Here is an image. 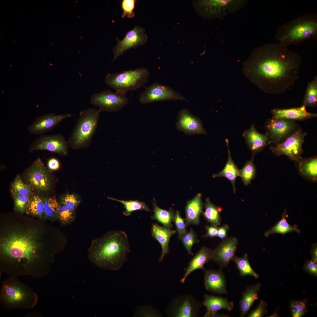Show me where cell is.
<instances>
[{
  "label": "cell",
  "mask_w": 317,
  "mask_h": 317,
  "mask_svg": "<svg viewBox=\"0 0 317 317\" xmlns=\"http://www.w3.org/2000/svg\"><path fill=\"white\" fill-rule=\"evenodd\" d=\"M301 57L279 43H268L252 51L244 65L246 76L266 94L289 89L299 77Z\"/></svg>",
  "instance_id": "6da1fadb"
},
{
  "label": "cell",
  "mask_w": 317,
  "mask_h": 317,
  "mask_svg": "<svg viewBox=\"0 0 317 317\" xmlns=\"http://www.w3.org/2000/svg\"><path fill=\"white\" fill-rule=\"evenodd\" d=\"M35 228H17L9 232L0 242L1 271L10 276L47 275L53 260L52 253L43 249Z\"/></svg>",
  "instance_id": "7a4b0ae2"
},
{
  "label": "cell",
  "mask_w": 317,
  "mask_h": 317,
  "mask_svg": "<svg viewBox=\"0 0 317 317\" xmlns=\"http://www.w3.org/2000/svg\"><path fill=\"white\" fill-rule=\"evenodd\" d=\"M130 252L128 237L122 231H112L95 240L89 250L90 261L97 267L117 271L127 260Z\"/></svg>",
  "instance_id": "3957f363"
},
{
  "label": "cell",
  "mask_w": 317,
  "mask_h": 317,
  "mask_svg": "<svg viewBox=\"0 0 317 317\" xmlns=\"http://www.w3.org/2000/svg\"><path fill=\"white\" fill-rule=\"evenodd\" d=\"M317 37V15L305 13L279 27L275 38L279 43L286 47L298 45Z\"/></svg>",
  "instance_id": "277c9868"
},
{
  "label": "cell",
  "mask_w": 317,
  "mask_h": 317,
  "mask_svg": "<svg viewBox=\"0 0 317 317\" xmlns=\"http://www.w3.org/2000/svg\"><path fill=\"white\" fill-rule=\"evenodd\" d=\"M38 300L37 294L17 277L10 276L1 284L0 302L7 310H29L36 305Z\"/></svg>",
  "instance_id": "5b68a950"
},
{
  "label": "cell",
  "mask_w": 317,
  "mask_h": 317,
  "mask_svg": "<svg viewBox=\"0 0 317 317\" xmlns=\"http://www.w3.org/2000/svg\"><path fill=\"white\" fill-rule=\"evenodd\" d=\"M101 112L99 109L90 108L80 112L68 141L72 149L77 150L87 148L90 145L98 127Z\"/></svg>",
  "instance_id": "8992f818"
},
{
  "label": "cell",
  "mask_w": 317,
  "mask_h": 317,
  "mask_svg": "<svg viewBox=\"0 0 317 317\" xmlns=\"http://www.w3.org/2000/svg\"><path fill=\"white\" fill-rule=\"evenodd\" d=\"M149 75L148 70L140 67L134 70L116 73H109L106 75L105 82L115 91L126 93L140 88L147 82Z\"/></svg>",
  "instance_id": "52a82bcc"
},
{
  "label": "cell",
  "mask_w": 317,
  "mask_h": 317,
  "mask_svg": "<svg viewBox=\"0 0 317 317\" xmlns=\"http://www.w3.org/2000/svg\"><path fill=\"white\" fill-rule=\"evenodd\" d=\"M126 93L118 91L113 92L110 90L107 89L92 95L90 103L98 107L101 112H118L128 102V99L126 96Z\"/></svg>",
  "instance_id": "ba28073f"
},
{
  "label": "cell",
  "mask_w": 317,
  "mask_h": 317,
  "mask_svg": "<svg viewBox=\"0 0 317 317\" xmlns=\"http://www.w3.org/2000/svg\"><path fill=\"white\" fill-rule=\"evenodd\" d=\"M307 134L301 129H298L283 141L271 147L270 149L276 155H285L296 161L301 157L302 146Z\"/></svg>",
  "instance_id": "9c48e42d"
},
{
  "label": "cell",
  "mask_w": 317,
  "mask_h": 317,
  "mask_svg": "<svg viewBox=\"0 0 317 317\" xmlns=\"http://www.w3.org/2000/svg\"><path fill=\"white\" fill-rule=\"evenodd\" d=\"M68 141L60 134L40 135L31 144L29 151L46 150L63 156L68 154L69 148Z\"/></svg>",
  "instance_id": "30bf717a"
},
{
  "label": "cell",
  "mask_w": 317,
  "mask_h": 317,
  "mask_svg": "<svg viewBox=\"0 0 317 317\" xmlns=\"http://www.w3.org/2000/svg\"><path fill=\"white\" fill-rule=\"evenodd\" d=\"M27 171L25 178L31 187L42 192L46 193L50 190L51 177L41 159H36Z\"/></svg>",
  "instance_id": "8fae6325"
},
{
  "label": "cell",
  "mask_w": 317,
  "mask_h": 317,
  "mask_svg": "<svg viewBox=\"0 0 317 317\" xmlns=\"http://www.w3.org/2000/svg\"><path fill=\"white\" fill-rule=\"evenodd\" d=\"M143 104L166 100L188 101L185 97L170 87L155 82L146 88L139 99Z\"/></svg>",
  "instance_id": "7c38bea8"
},
{
  "label": "cell",
  "mask_w": 317,
  "mask_h": 317,
  "mask_svg": "<svg viewBox=\"0 0 317 317\" xmlns=\"http://www.w3.org/2000/svg\"><path fill=\"white\" fill-rule=\"evenodd\" d=\"M201 305L191 295L176 297L169 304L166 314L169 316L193 317L198 316Z\"/></svg>",
  "instance_id": "4fadbf2b"
},
{
  "label": "cell",
  "mask_w": 317,
  "mask_h": 317,
  "mask_svg": "<svg viewBox=\"0 0 317 317\" xmlns=\"http://www.w3.org/2000/svg\"><path fill=\"white\" fill-rule=\"evenodd\" d=\"M294 121L272 118L267 122L266 134L271 143H280L297 129Z\"/></svg>",
  "instance_id": "5bb4252c"
},
{
  "label": "cell",
  "mask_w": 317,
  "mask_h": 317,
  "mask_svg": "<svg viewBox=\"0 0 317 317\" xmlns=\"http://www.w3.org/2000/svg\"><path fill=\"white\" fill-rule=\"evenodd\" d=\"M145 31L144 28L136 26L127 32L122 40L117 38V43L113 48L114 57L112 63L127 50L144 44L148 38Z\"/></svg>",
  "instance_id": "9a60e30c"
},
{
  "label": "cell",
  "mask_w": 317,
  "mask_h": 317,
  "mask_svg": "<svg viewBox=\"0 0 317 317\" xmlns=\"http://www.w3.org/2000/svg\"><path fill=\"white\" fill-rule=\"evenodd\" d=\"M68 113L57 114L52 113L38 117L28 126L27 130L32 135H42L53 129L60 122L70 117Z\"/></svg>",
  "instance_id": "2e32d148"
},
{
  "label": "cell",
  "mask_w": 317,
  "mask_h": 317,
  "mask_svg": "<svg viewBox=\"0 0 317 317\" xmlns=\"http://www.w3.org/2000/svg\"><path fill=\"white\" fill-rule=\"evenodd\" d=\"M238 240L234 237L223 240L213 250H212L211 260L217 264L222 270L233 260L238 245Z\"/></svg>",
  "instance_id": "e0dca14e"
},
{
  "label": "cell",
  "mask_w": 317,
  "mask_h": 317,
  "mask_svg": "<svg viewBox=\"0 0 317 317\" xmlns=\"http://www.w3.org/2000/svg\"><path fill=\"white\" fill-rule=\"evenodd\" d=\"M176 125L178 130L187 134H207L200 119L193 116L186 109H184L179 112Z\"/></svg>",
  "instance_id": "ac0fdd59"
},
{
  "label": "cell",
  "mask_w": 317,
  "mask_h": 317,
  "mask_svg": "<svg viewBox=\"0 0 317 317\" xmlns=\"http://www.w3.org/2000/svg\"><path fill=\"white\" fill-rule=\"evenodd\" d=\"M204 276L205 289L212 293L226 294L227 293L226 282L221 270H205Z\"/></svg>",
  "instance_id": "d6986e66"
},
{
  "label": "cell",
  "mask_w": 317,
  "mask_h": 317,
  "mask_svg": "<svg viewBox=\"0 0 317 317\" xmlns=\"http://www.w3.org/2000/svg\"><path fill=\"white\" fill-rule=\"evenodd\" d=\"M202 305L205 307L207 311L204 317H217L221 316L217 313L218 311L222 309L230 311L233 308L234 304L226 298L205 294Z\"/></svg>",
  "instance_id": "ffe728a7"
},
{
  "label": "cell",
  "mask_w": 317,
  "mask_h": 317,
  "mask_svg": "<svg viewBox=\"0 0 317 317\" xmlns=\"http://www.w3.org/2000/svg\"><path fill=\"white\" fill-rule=\"evenodd\" d=\"M306 107L302 105L300 107L289 109L275 108L271 111L272 118H281L293 121H301L317 117L316 114L306 111Z\"/></svg>",
  "instance_id": "44dd1931"
},
{
  "label": "cell",
  "mask_w": 317,
  "mask_h": 317,
  "mask_svg": "<svg viewBox=\"0 0 317 317\" xmlns=\"http://www.w3.org/2000/svg\"><path fill=\"white\" fill-rule=\"evenodd\" d=\"M242 136L248 147L254 154L271 143L267 135L259 133L253 124L249 129L244 132Z\"/></svg>",
  "instance_id": "7402d4cb"
},
{
  "label": "cell",
  "mask_w": 317,
  "mask_h": 317,
  "mask_svg": "<svg viewBox=\"0 0 317 317\" xmlns=\"http://www.w3.org/2000/svg\"><path fill=\"white\" fill-rule=\"evenodd\" d=\"M151 232L152 237L158 242L161 247V254L159 259L160 262L169 253L168 244L170 239L172 235L177 233V231L161 226L156 223L152 225Z\"/></svg>",
  "instance_id": "603a6c76"
},
{
  "label": "cell",
  "mask_w": 317,
  "mask_h": 317,
  "mask_svg": "<svg viewBox=\"0 0 317 317\" xmlns=\"http://www.w3.org/2000/svg\"><path fill=\"white\" fill-rule=\"evenodd\" d=\"M212 250L207 247H203L196 254L188 264L187 268L185 269V273L180 282L184 284L187 277L194 271L198 269H205L204 264L211 260Z\"/></svg>",
  "instance_id": "cb8c5ba5"
},
{
  "label": "cell",
  "mask_w": 317,
  "mask_h": 317,
  "mask_svg": "<svg viewBox=\"0 0 317 317\" xmlns=\"http://www.w3.org/2000/svg\"><path fill=\"white\" fill-rule=\"evenodd\" d=\"M202 196V194L199 193L193 199L187 202L185 208V219L186 226L191 224L198 225L199 224L200 216L203 212Z\"/></svg>",
  "instance_id": "d4e9b609"
},
{
  "label": "cell",
  "mask_w": 317,
  "mask_h": 317,
  "mask_svg": "<svg viewBox=\"0 0 317 317\" xmlns=\"http://www.w3.org/2000/svg\"><path fill=\"white\" fill-rule=\"evenodd\" d=\"M240 2L233 0H214L205 1L204 4L211 13L223 16L235 11Z\"/></svg>",
  "instance_id": "484cf974"
},
{
  "label": "cell",
  "mask_w": 317,
  "mask_h": 317,
  "mask_svg": "<svg viewBox=\"0 0 317 317\" xmlns=\"http://www.w3.org/2000/svg\"><path fill=\"white\" fill-rule=\"evenodd\" d=\"M261 285L256 284L247 287L242 293V296L239 302L240 316L244 317L258 298L257 295Z\"/></svg>",
  "instance_id": "4316f807"
},
{
  "label": "cell",
  "mask_w": 317,
  "mask_h": 317,
  "mask_svg": "<svg viewBox=\"0 0 317 317\" xmlns=\"http://www.w3.org/2000/svg\"><path fill=\"white\" fill-rule=\"evenodd\" d=\"M227 145L228 156L227 161L223 169L219 173L214 174L213 177H224L228 179L232 185L234 193L236 192L235 182L237 178L239 176V170L233 160L230 154L229 147V141L227 139L225 140Z\"/></svg>",
  "instance_id": "83f0119b"
},
{
  "label": "cell",
  "mask_w": 317,
  "mask_h": 317,
  "mask_svg": "<svg viewBox=\"0 0 317 317\" xmlns=\"http://www.w3.org/2000/svg\"><path fill=\"white\" fill-rule=\"evenodd\" d=\"M300 173L310 180L316 181L317 178V158H301L296 161Z\"/></svg>",
  "instance_id": "f1b7e54d"
},
{
  "label": "cell",
  "mask_w": 317,
  "mask_h": 317,
  "mask_svg": "<svg viewBox=\"0 0 317 317\" xmlns=\"http://www.w3.org/2000/svg\"><path fill=\"white\" fill-rule=\"evenodd\" d=\"M152 203L154 214L151 216V218L157 220L165 227H172V222L175 214L173 211L171 209L169 210H166L160 208L157 205L154 198Z\"/></svg>",
  "instance_id": "f546056e"
},
{
  "label": "cell",
  "mask_w": 317,
  "mask_h": 317,
  "mask_svg": "<svg viewBox=\"0 0 317 317\" xmlns=\"http://www.w3.org/2000/svg\"><path fill=\"white\" fill-rule=\"evenodd\" d=\"M205 210L203 213L206 220L211 225L218 226L221 224V220L220 213L222 209L212 203L209 198L206 199L205 204Z\"/></svg>",
  "instance_id": "4dcf8cb0"
},
{
  "label": "cell",
  "mask_w": 317,
  "mask_h": 317,
  "mask_svg": "<svg viewBox=\"0 0 317 317\" xmlns=\"http://www.w3.org/2000/svg\"><path fill=\"white\" fill-rule=\"evenodd\" d=\"M303 105L315 107L317 105V76L308 82L306 89L303 101Z\"/></svg>",
  "instance_id": "1f68e13d"
},
{
  "label": "cell",
  "mask_w": 317,
  "mask_h": 317,
  "mask_svg": "<svg viewBox=\"0 0 317 317\" xmlns=\"http://www.w3.org/2000/svg\"><path fill=\"white\" fill-rule=\"evenodd\" d=\"M109 199L118 201L124 205L125 209L123 211V214L126 216L131 215L132 213L137 210H145L146 211H151L148 205L145 202L138 200H120L111 197H108Z\"/></svg>",
  "instance_id": "d6a6232c"
},
{
  "label": "cell",
  "mask_w": 317,
  "mask_h": 317,
  "mask_svg": "<svg viewBox=\"0 0 317 317\" xmlns=\"http://www.w3.org/2000/svg\"><path fill=\"white\" fill-rule=\"evenodd\" d=\"M286 212H285L278 222L269 230L265 233V236L267 237L274 233L285 234L288 232H294L299 233L300 230L297 226H292L287 222L286 218Z\"/></svg>",
  "instance_id": "836d02e7"
},
{
  "label": "cell",
  "mask_w": 317,
  "mask_h": 317,
  "mask_svg": "<svg viewBox=\"0 0 317 317\" xmlns=\"http://www.w3.org/2000/svg\"><path fill=\"white\" fill-rule=\"evenodd\" d=\"M26 210L29 213L38 217L45 216V209L43 198L38 195L30 198Z\"/></svg>",
  "instance_id": "e575fe53"
},
{
  "label": "cell",
  "mask_w": 317,
  "mask_h": 317,
  "mask_svg": "<svg viewBox=\"0 0 317 317\" xmlns=\"http://www.w3.org/2000/svg\"><path fill=\"white\" fill-rule=\"evenodd\" d=\"M233 260L236 264L239 271L240 275L241 276L249 275L257 279L259 277V275L253 270L250 266L247 254H245L241 257L235 256Z\"/></svg>",
  "instance_id": "d590c367"
},
{
  "label": "cell",
  "mask_w": 317,
  "mask_h": 317,
  "mask_svg": "<svg viewBox=\"0 0 317 317\" xmlns=\"http://www.w3.org/2000/svg\"><path fill=\"white\" fill-rule=\"evenodd\" d=\"M256 172V168L253 163V156L252 159L247 161L243 167L239 170V176L245 186L250 184L252 180L254 178Z\"/></svg>",
  "instance_id": "8d00e7d4"
},
{
  "label": "cell",
  "mask_w": 317,
  "mask_h": 317,
  "mask_svg": "<svg viewBox=\"0 0 317 317\" xmlns=\"http://www.w3.org/2000/svg\"><path fill=\"white\" fill-rule=\"evenodd\" d=\"M45 209V216L48 219L53 220L57 218L59 203L53 198H43Z\"/></svg>",
  "instance_id": "74e56055"
},
{
  "label": "cell",
  "mask_w": 317,
  "mask_h": 317,
  "mask_svg": "<svg viewBox=\"0 0 317 317\" xmlns=\"http://www.w3.org/2000/svg\"><path fill=\"white\" fill-rule=\"evenodd\" d=\"M12 190L13 195L30 196L32 188L31 186L25 183L19 177H17L12 184Z\"/></svg>",
  "instance_id": "f35d334b"
},
{
  "label": "cell",
  "mask_w": 317,
  "mask_h": 317,
  "mask_svg": "<svg viewBox=\"0 0 317 317\" xmlns=\"http://www.w3.org/2000/svg\"><path fill=\"white\" fill-rule=\"evenodd\" d=\"M75 212L70 210L64 204L60 203L57 213V218L63 224H69L75 218Z\"/></svg>",
  "instance_id": "ab89813d"
},
{
  "label": "cell",
  "mask_w": 317,
  "mask_h": 317,
  "mask_svg": "<svg viewBox=\"0 0 317 317\" xmlns=\"http://www.w3.org/2000/svg\"><path fill=\"white\" fill-rule=\"evenodd\" d=\"M181 239L188 253L193 255L191 249L193 245L200 242L193 230L191 228L189 232L181 237Z\"/></svg>",
  "instance_id": "60d3db41"
},
{
  "label": "cell",
  "mask_w": 317,
  "mask_h": 317,
  "mask_svg": "<svg viewBox=\"0 0 317 317\" xmlns=\"http://www.w3.org/2000/svg\"><path fill=\"white\" fill-rule=\"evenodd\" d=\"M80 200L77 195L75 194H66L63 195L60 199V203L65 205L71 211L75 212Z\"/></svg>",
  "instance_id": "b9f144b4"
},
{
  "label": "cell",
  "mask_w": 317,
  "mask_h": 317,
  "mask_svg": "<svg viewBox=\"0 0 317 317\" xmlns=\"http://www.w3.org/2000/svg\"><path fill=\"white\" fill-rule=\"evenodd\" d=\"M161 316L158 311L150 305L139 306L133 315L134 317H158Z\"/></svg>",
  "instance_id": "7bdbcfd3"
},
{
  "label": "cell",
  "mask_w": 317,
  "mask_h": 317,
  "mask_svg": "<svg viewBox=\"0 0 317 317\" xmlns=\"http://www.w3.org/2000/svg\"><path fill=\"white\" fill-rule=\"evenodd\" d=\"M290 308L293 317H302L306 312V305L302 301H292L290 303Z\"/></svg>",
  "instance_id": "ee69618b"
},
{
  "label": "cell",
  "mask_w": 317,
  "mask_h": 317,
  "mask_svg": "<svg viewBox=\"0 0 317 317\" xmlns=\"http://www.w3.org/2000/svg\"><path fill=\"white\" fill-rule=\"evenodd\" d=\"M136 2L135 0H123L122 1L121 6L123 11L122 15V18H124L126 16L129 18L134 17L135 13L134 11Z\"/></svg>",
  "instance_id": "f6af8a7d"
},
{
  "label": "cell",
  "mask_w": 317,
  "mask_h": 317,
  "mask_svg": "<svg viewBox=\"0 0 317 317\" xmlns=\"http://www.w3.org/2000/svg\"><path fill=\"white\" fill-rule=\"evenodd\" d=\"M184 219L181 217L180 213L178 211H177L175 213L173 221L174 222L178 232V237L181 239V237L185 234L187 231L186 230V225Z\"/></svg>",
  "instance_id": "bcb514c9"
},
{
  "label": "cell",
  "mask_w": 317,
  "mask_h": 317,
  "mask_svg": "<svg viewBox=\"0 0 317 317\" xmlns=\"http://www.w3.org/2000/svg\"><path fill=\"white\" fill-rule=\"evenodd\" d=\"M13 195L16 209L19 212H24L26 209L30 199V196H24L17 194Z\"/></svg>",
  "instance_id": "7dc6e473"
},
{
  "label": "cell",
  "mask_w": 317,
  "mask_h": 317,
  "mask_svg": "<svg viewBox=\"0 0 317 317\" xmlns=\"http://www.w3.org/2000/svg\"><path fill=\"white\" fill-rule=\"evenodd\" d=\"M267 307V303L263 300L261 301L257 308L249 314L247 317H262L268 312Z\"/></svg>",
  "instance_id": "c3c4849f"
},
{
  "label": "cell",
  "mask_w": 317,
  "mask_h": 317,
  "mask_svg": "<svg viewBox=\"0 0 317 317\" xmlns=\"http://www.w3.org/2000/svg\"><path fill=\"white\" fill-rule=\"evenodd\" d=\"M317 262L312 259L307 261L304 264V269L307 272L313 275H317Z\"/></svg>",
  "instance_id": "681fc988"
},
{
  "label": "cell",
  "mask_w": 317,
  "mask_h": 317,
  "mask_svg": "<svg viewBox=\"0 0 317 317\" xmlns=\"http://www.w3.org/2000/svg\"><path fill=\"white\" fill-rule=\"evenodd\" d=\"M218 227L217 226L211 225H206L205 229L207 230L206 234L203 237L204 238H214L217 236Z\"/></svg>",
  "instance_id": "f907efd6"
},
{
  "label": "cell",
  "mask_w": 317,
  "mask_h": 317,
  "mask_svg": "<svg viewBox=\"0 0 317 317\" xmlns=\"http://www.w3.org/2000/svg\"><path fill=\"white\" fill-rule=\"evenodd\" d=\"M229 228V226L226 224L218 227L216 236L222 240L226 238Z\"/></svg>",
  "instance_id": "816d5d0a"
},
{
  "label": "cell",
  "mask_w": 317,
  "mask_h": 317,
  "mask_svg": "<svg viewBox=\"0 0 317 317\" xmlns=\"http://www.w3.org/2000/svg\"><path fill=\"white\" fill-rule=\"evenodd\" d=\"M48 167L49 169L53 171L58 169L60 167V163L57 159L53 158L50 159L47 162Z\"/></svg>",
  "instance_id": "f5cc1de1"
},
{
  "label": "cell",
  "mask_w": 317,
  "mask_h": 317,
  "mask_svg": "<svg viewBox=\"0 0 317 317\" xmlns=\"http://www.w3.org/2000/svg\"><path fill=\"white\" fill-rule=\"evenodd\" d=\"M313 257L312 260L315 262H317V249L316 246H315L313 249L312 252Z\"/></svg>",
  "instance_id": "db71d44e"
}]
</instances>
